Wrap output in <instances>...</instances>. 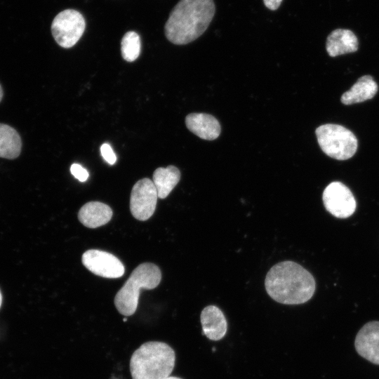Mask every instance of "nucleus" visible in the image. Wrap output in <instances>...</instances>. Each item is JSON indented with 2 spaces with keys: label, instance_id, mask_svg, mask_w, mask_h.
Segmentation results:
<instances>
[{
  "label": "nucleus",
  "instance_id": "obj_22",
  "mask_svg": "<svg viewBox=\"0 0 379 379\" xmlns=\"http://www.w3.org/2000/svg\"><path fill=\"white\" fill-rule=\"evenodd\" d=\"M2 98H3V90H2L1 86L0 84V102H1V99H2Z\"/></svg>",
  "mask_w": 379,
  "mask_h": 379
},
{
  "label": "nucleus",
  "instance_id": "obj_4",
  "mask_svg": "<svg viewBox=\"0 0 379 379\" xmlns=\"http://www.w3.org/2000/svg\"><path fill=\"white\" fill-rule=\"evenodd\" d=\"M161 279V272L156 265L144 262L138 265L115 295L114 305L118 312L126 317L133 314L138 307L140 289H153Z\"/></svg>",
  "mask_w": 379,
  "mask_h": 379
},
{
  "label": "nucleus",
  "instance_id": "obj_2",
  "mask_svg": "<svg viewBox=\"0 0 379 379\" xmlns=\"http://www.w3.org/2000/svg\"><path fill=\"white\" fill-rule=\"evenodd\" d=\"M215 7L213 0H180L165 24V35L177 45L197 39L208 28Z\"/></svg>",
  "mask_w": 379,
  "mask_h": 379
},
{
  "label": "nucleus",
  "instance_id": "obj_16",
  "mask_svg": "<svg viewBox=\"0 0 379 379\" xmlns=\"http://www.w3.org/2000/svg\"><path fill=\"white\" fill-rule=\"evenodd\" d=\"M180 179V172L174 166L157 168L153 173V182L157 191L158 198L163 199L167 197Z\"/></svg>",
  "mask_w": 379,
  "mask_h": 379
},
{
  "label": "nucleus",
  "instance_id": "obj_5",
  "mask_svg": "<svg viewBox=\"0 0 379 379\" xmlns=\"http://www.w3.org/2000/svg\"><path fill=\"white\" fill-rule=\"evenodd\" d=\"M317 141L321 150L328 157L346 160L357 152L358 142L354 133L345 127L326 124L316 129Z\"/></svg>",
  "mask_w": 379,
  "mask_h": 379
},
{
  "label": "nucleus",
  "instance_id": "obj_21",
  "mask_svg": "<svg viewBox=\"0 0 379 379\" xmlns=\"http://www.w3.org/2000/svg\"><path fill=\"white\" fill-rule=\"evenodd\" d=\"M263 1L267 8L274 11L279 7L282 0H263Z\"/></svg>",
  "mask_w": 379,
  "mask_h": 379
},
{
  "label": "nucleus",
  "instance_id": "obj_25",
  "mask_svg": "<svg viewBox=\"0 0 379 379\" xmlns=\"http://www.w3.org/2000/svg\"><path fill=\"white\" fill-rule=\"evenodd\" d=\"M126 320H127V319H126V318H125V319H124V321H126Z\"/></svg>",
  "mask_w": 379,
  "mask_h": 379
},
{
  "label": "nucleus",
  "instance_id": "obj_6",
  "mask_svg": "<svg viewBox=\"0 0 379 379\" xmlns=\"http://www.w3.org/2000/svg\"><path fill=\"white\" fill-rule=\"evenodd\" d=\"M86 27L83 15L77 11L67 9L59 13L51 25L52 35L62 48L74 46L81 37Z\"/></svg>",
  "mask_w": 379,
  "mask_h": 379
},
{
  "label": "nucleus",
  "instance_id": "obj_12",
  "mask_svg": "<svg viewBox=\"0 0 379 379\" xmlns=\"http://www.w3.org/2000/svg\"><path fill=\"white\" fill-rule=\"evenodd\" d=\"M187 128L201 139L213 140L220 133V125L212 115L205 113H192L185 118Z\"/></svg>",
  "mask_w": 379,
  "mask_h": 379
},
{
  "label": "nucleus",
  "instance_id": "obj_23",
  "mask_svg": "<svg viewBox=\"0 0 379 379\" xmlns=\"http://www.w3.org/2000/svg\"><path fill=\"white\" fill-rule=\"evenodd\" d=\"M165 379H182V378H178V377H175V376H169Z\"/></svg>",
  "mask_w": 379,
  "mask_h": 379
},
{
  "label": "nucleus",
  "instance_id": "obj_8",
  "mask_svg": "<svg viewBox=\"0 0 379 379\" xmlns=\"http://www.w3.org/2000/svg\"><path fill=\"white\" fill-rule=\"evenodd\" d=\"M322 199L326 209L336 218H348L356 209L352 192L340 182H331L325 188Z\"/></svg>",
  "mask_w": 379,
  "mask_h": 379
},
{
  "label": "nucleus",
  "instance_id": "obj_10",
  "mask_svg": "<svg viewBox=\"0 0 379 379\" xmlns=\"http://www.w3.org/2000/svg\"><path fill=\"white\" fill-rule=\"evenodd\" d=\"M354 347L361 357L379 365V321H369L361 328L356 335Z\"/></svg>",
  "mask_w": 379,
  "mask_h": 379
},
{
  "label": "nucleus",
  "instance_id": "obj_9",
  "mask_svg": "<svg viewBox=\"0 0 379 379\" xmlns=\"http://www.w3.org/2000/svg\"><path fill=\"white\" fill-rule=\"evenodd\" d=\"M84 267L90 272L105 278H119L124 275L125 268L115 255L98 249L86 251L81 257Z\"/></svg>",
  "mask_w": 379,
  "mask_h": 379
},
{
  "label": "nucleus",
  "instance_id": "obj_20",
  "mask_svg": "<svg viewBox=\"0 0 379 379\" xmlns=\"http://www.w3.org/2000/svg\"><path fill=\"white\" fill-rule=\"evenodd\" d=\"M70 172L80 182H85L88 178L87 170L78 164H73L71 166Z\"/></svg>",
  "mask_w": 379,
  "mask_h": 379
},
{
  "label": "nucleus",
  "instance_id": "obj_17",
  "mask_svg": "<svg viewBox=\"0 0 379 379\" xmlns=\"http://www.w3.org/2000/svg\"><path fill=\"white\" fill-rule=\"evenodd\" d=\"M22 141L18 133L11 126L0 124V157L17 158L21 152Z\"/></svg>",
  "mask_w": 379,
  "mask_h": 379
},
{
  "label": "nucleus",
  "instance_id": "obj_7",
  "mask_svg": "<svg viewBox=\"0 0 379 379\" xmlns=\"http://www.w3.org/2000/svg\"><path fill=\"white\" fill-rule=\"evenodd\" d=\"M157 198L153 181L145 178L136 182L130 198V210L133 216L141 221L149 219L155 211Z\"/></svg>",
  "mask_w": 379,
  "mask_h": 379
},
{
  "label": "nucleus",
  "instance_id": "obj_19",
  "mask_svg": "<svg viewBox=\"0 0 379 379\" xmlns=\"http://www.w3.org/2000/svg\"><path fill=\"white\" fill-rule=\"evenodd\" d=\"M100 152L103 159L110 165L115 164L117 161V157L114 152L112 147L107 144L104 143L100 147Z\"/></svg>",
  "mask_w": 379,
  "mask_h": 379
},
{
  "label": "nucleus",
  "instance_id": "obj_3",
  "mask_svg": "<svg viewBox=\"0 0 379 379\" xmlns=\"http://www.w3.org/2000/svg\"><path fill=\"white\" fill-rule=\"evenodd\" d=\"M175 361V352L168 344L159 341L145 343L131 357L132 379H165L173 371Z\"/></svg>",
  "mask_w": 379,
  "mask_h": 379
},
{
  "label": "nucleus",
  "instance_id": "obj_1",
  "mask_svg": "<svg viewBox=\"0 0 379 379\" xmlns=\"http://www.w3.org/2000/svg\"><path fill=\"white\" fill-rule=\"evenodd\" d=\"M268 295L284 305H299L307 302L315 291V281L303 267L293 261H283L274 265L265 281Z\"/></svg>",
  "mask_w": 379,
  "mask_h": 379
},
{
  "label": "nucleus",
  "instance_id": "obj_18",
  "mask_svg": "<svg viewBox=\"0 0 379 379\" xmlns=\"http://www.w3.org/2000/svg\"><path fill=\"white\" fill-rule=\"evenodd\" d=\"M140 39L136 32L129 31L124 35L121 42V52L126 61L135 60L140 55Z\"/></svg>",
  "mask_w": 379,
  "mask_h": 379
},
{
  "label": "nucleus",
  "instance_id": "obj_11",
  "mask_svg": "<svg viewBox=\"0 0 379 379\" xmlns=\"http://www.w3.org/2000/svg\"><path fill=\"white\" fill-rule=\"evenodd\" d=\"M203 334L211 340H221L227 331V322L222 310L215 305L203 309L200 315Z\"/></svg>",
  "mask_w": 379,
  "mask_h": 379
},
{
  "label": "nucleus",
  "instance_id": "obj_15",
  "mask_svg": "<svg viewBox=\"0 0 379 379\" xmlns=\"http://www.w3.org/2000/svg\"><path fill=\"white\" fill-rule=\"evenodd\" d=\"M378 84L370 75L360 77L351 88L341 96V102L345 105L362 102L371 99L378 91Z\"/></svg>",
  "mask_w": 379,
  "mask_h": 379
},
{
  "label": "nucleus",
  "instance_id": "obj_24",
  "mask_svg": "<svg viewBox=\"0 0 379 379\" xmlns=\"http://www.w3.org/2000/svg\"><path fill=\"white\" fill-rule=\"evenodd\" d=\"M1 304H2V294H1V291H0V307L1 306Z\"/></svg>",
  "mask_w": 379,
  "mask_h": 379
},
{
  "label": "nucleus",
  "instance_id": "obj_13",
  "mask_svg": "<svg viewBox=\"0 0 379 379\" xmlns=\"http://www.w3.org/2000/svg\"><path fill=\"white\" fill-rule=\"evenodd\" d=\"M112 214V210L108 205L100 201H90L80 208L78 218L84 226L96 228L107 224Z\"/></svg>",
  "mask_w": 379,
  "mask_h": 379
},
{
  "label": "nucleus",
  "instance_id": "obj_14",
  "mask_svg": "<svg viewBox=\"0 0 379 379\" xmlns=\"http://www.w3.org/2000/svg\"><path fill=\"white\" fill-rule=\"evenodd\" d=\"M326 48L331 57L353 53L358 49V39L350 29H336L328 36Z\"/></svg>",
  "mask_w": 379,
  "mask_h": 379
}]
</instances>
